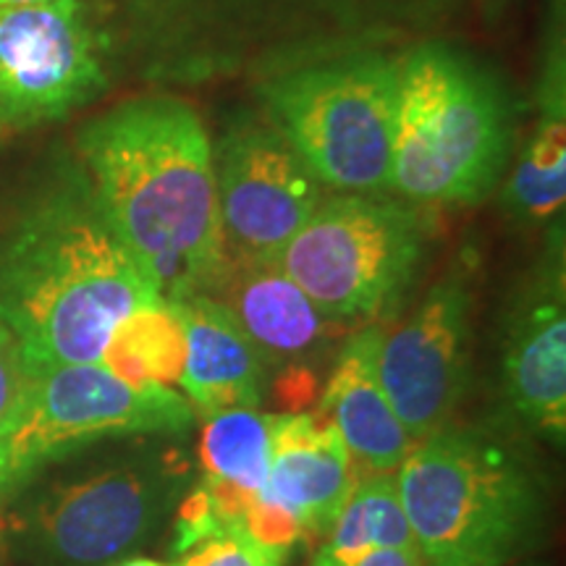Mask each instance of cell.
I'll return each instance as SVG.
<instances>
[{
    "label": "cell",
    "instance_id": "cell-1",
    "mask_svg": "<svg viewBox=\"0 0 566 566\" xmlns=\"http://www.w3.org/2000/svg\"><path fill=\"white\" fill-rule=\"evenodd\" d=\"M153 302L80 160L48 163L0 200V323L27 363H103L118 323Z\"/></svg>",
    "mask_w": 566,
    "mask_h": 566
},
{
    "label": "cell",
    "instance_id": "cell-2",
    "mask_svg": "<svg viewBox=\"0 0 566 566\" xmlns=\"http://www.w3.org/2000/svg\"><path fill=\"white\" fill-rule=\"evenodd\" d=\"M76 160L111 229L160 300L212 294L231 258L218 216L212 147L187 103L147 95L116 105L80 132Z\"/></svg>",
    "mask_w": 566,
    "mask_h": 566
},
{
    "label": "cell",
    "instance_id": "cell-3",
    "mask_svg": "<svg viewBox=\"0 0 566 566\" xmlns=\"http://www.w3.org/2000/svg\"><path fill=\"white\" fill-rule=\"evenodd\" d=\"M179 441L116 438L45 467L11 495V551L30 566H113L150 546L192 488Z\"/></svg>",
    "mask_w": 566,
    "mask_h": 566
},
{
    "label": "cell",
    "instance_id": "cell-4",
    "mask_svg": "<svg viewBox=\"0 0 566 566\" xmlns=\"http://www.w3.org/2000/svg\"><path fill=\"white\" fill-rule=\"evenodd\" d=\"M394 475L428 566H506L546 520V480L512 430L446 424Z\"/></svg>",
    "mask_w": 566,
    "mask_h": 566
},
{
    "label": "cell",
    "instance_id": "cell-5",
    "mask_svg": "<svg viewBox=\"0 0 566 566\" xmlns=\"http://www.w3.org/2000/svg\"><path fill=\"white\" fill-rule=\"evenodd\" d=\"M514 116L504 87L446 45L399 63L388 192L409 205H475L501 181Z\"/></svg>",
    "mask_w": 566,
    "mask_h": 566
},
{
    "label": "cell",
    "instance_id": "cell-6",
    "mask_svg": "<svg viewBox=\"0 0 566 566\" xmlns=\"http://www.w3.org/2000/svg\"><path fill=\"white\" fill-rule=\"evenodd\" d=\"M275 129L336 195H388L399 63L375 53L281 71L260 84Z\"/></svg>",
    "mask_w": 566,
    "mask_h": 566
},
{
    "label": "cell",
    "instance_id": "cell-7",
    "mask_svg": "<svg viewBox=\"0 0 566 566\" xmlns=\"http://www.w3.org/2000/svg\"><path fill=\"white\" fill-rule=\"evenodd\" d=\"M422 212L388 195L325 197L275 265L331 321L375 325L405 300L424 258Z\"/></svg>",
    "mask_w": 566,
    "mask_h": 566
},
{
    "label": "cell",
    "instance_id": "cell-8",
    "mask_svg": "<svg viewBox=\"0 0 566 566\" xmlns=\"http://www.w3.org/2000/svg\"><path fill=\"white\" fill-rule=\"evenodd\" d=\"M17 409L0 424V499L92 446L132 436L184 438L195 412L176 388H134L103 363L30 365Z\"/></svg>",
    "mask_w": 566,
    "mask_h": 566
},
{
    "label": "cell",
    "instance_id": "cell-9",
    "mask_svg": "<svg viewBox=\"0 0 566 566\" xmlns=\"http://www.w3.org/2000/svg\"><path fill=\"white\" fill-rule=\"evenodd\" d=\"M223 244L239 263H275L325 187L275 126L242 124L212 155Z\"/></svg>",
    "mask_w": 566,
    "mask_h": 566
},
{
    "label": "cell",
    "instance_id": "cell-10",
    "mask_svg": "<svg viewBox=\"0 0 566 566\" xmlns=\"http://www.w3.org/2000/svg\"><path fill=\"white\" fill-rule=\"evenodd\" d=\"M105 84L101 40L82 0L0 9V97L9 126L59 122Z\"/></svg>",
    "mask_w": 566,
    "mask_h": 566
},
{
    "label": "cell",
    "instance_id": "cell-11",
    "mask_svg": "<svg viewBox=\"0 0 566 566\" xmlns=\"http://www.w3.org/2000/svg\"><path fill=\"white\" fill-rule=\"evenodd\" d=\"M470 307L462 275H446L380 336L378 378L412 441L454 420L470 386Z\"/></svg>",
    "mask_w": 566,
    "mask_h": 566
},
{
    "label": "cell",
    "instance_id": "cell-12",
    "mask_svg": "<svg viewBox=\"0 0 566 566\" xmlns=\"http://www.w3.org/2000/svg\"><path fill=\"white\" fill-rule=\"evenodd\" d=\"M501 394L514 428L564 449L566 289L558 233L509 313L501 346Z\"/></svg>",
    "mask_w": 566,
    "mask_h": 566
},
{
    "label": "cell",
    "instance_id": "cell-13",
    "mask_svg": "<svg viewBox=\"0 0 566 566\" xmlns=\"http://www.w3.org/2000/svg\"><path fill=\"white\" fill-rule=\"evenodd\" d=\"M247 342L273 370L310 367L334 346L344 325L331 321L275 263L231 260L223 279L212 289Z\"/></svg>",
    "mask_w": 566,
    "mask_h": 566
},
{
    "label": "cell",
    "instance_id": "cell-14",
    "mask_svg": "<svg viewBox=\"0 0 566 566\" xmlns=\"http://www.w3.org/2000/svg\"><path fill=\"white\" fill-rule=\"evenodd\" d=\"M271 441V472L260 495L294 512L304 533L325 535L363 470L317 409L273 415Z\"/></svg>",
    "mask_w": 566,
    "mask_h": 566
},
{
    "label": "cell",
    "instance_id": "cell-15",
    "mask_svg": "<svg viewBox=\"0 0 566 566\" xmlns=\"http://www.w3.org/2000/svg\"><path fill=\"white\" fill-rule=\"evenodd\" d=\"M384 331L363 325L346 338L321 394V412L342 436L359 470L396 472L415 441L396 417L378 378Z\"/></svg>",
    "mask_w": 566,
    "mask_h": 566
},
{
    "label": "cell",
    "instance_id": "cell-16",
    "mask_svg": "<svg viewBox=\"0 0 566 566\" xmlns=\"http://www.w3.org/2000/svg\"><path fill=\"white\" fill-rule=\"evenodd\" d=\"M171 304L187 331V363L179 386L197 420L226 409H260L268 370L223 304L208 294Z\"/></svg>",
    "mask_w": 566,
    "mask_h": 566
},
{
    "label": "cell",
    "instance_id": "cell-17",
    "mask_svg": "<svg viewBox=\"0 0 566 566\" xmlns=\"http://www.w3.org/2000/svg\"><path fill=\"white\" fill-rule=\"evenodd\" d=\"M417 546L394 472L359 478L334 525L325 530L313 566H354L378 548Z\"/></svg>",
    "mask_w": 566,
    "mask_h": 566
},
{
    "label": "cell",
    "instance_id": "cell-18",
    "mask_svg": "<svg viewBox=\"0 0 566 566\" xmlns=\"http://www.w3.org/2000/svg\"><path fill=\"white\" fill-rule=\"evenodd\" d=\"M546 84V116L530 139L506 184L504 208L522 223L551 221L566 200V124H564V63L551 61Z\"/></svg>",
    "mask_w": 566,
    "mask_h": 566
},
{
    "label": "cell",
    "instance_id": "cell-19",
    "mask_svg": "<svg viewBox=\"0 0 566 566\" xmlns=\"http://www.w3.org/2000/svg\"><path fill=\"white\" fill-rule=\"evenodd\" d=\"M187 363V331L171 302L134 310L118 323L103 352V365L134 388L181 384Z\"/></svg>",
    "mask_w": 566,
    "mask_h": 566
},
{
    "label": "cell",
    "instance_id": "cell-20",
    "mask_svg": "<svg viewBox=\"0 0 566 566\" xmlns=\"http://www.w3.org/2000/svg\"><path fill=\"white\" fill-rule=\"evenodd\" d=\"M273 415L260 409H226L202 420L200 478L260 493L271 472Z\"/></svg>",
    "mask_w": 566,
    "mask_h": 566
},
{
    "label": "cell",
    "instance_id": "cell-21",
    "mask_svg": "<svg viewBox=\"0 0 566 566\" xmlns=\"http://www.w3.org/2000/svg\"><path fill=\"white\" fill-rule=\"evenodd\" d=\"M242 530L250 541L279 556H286L304 537V527L296 520V514L289 512L286 506L275 504V501L263 499L260 493L244 509Z\"/></svg>",
    "mask_w": 566,
    "mask_h": 566
},
{
    "label": "cell",
    "instance_id": "cell-22",
    "mask_svg": "<svg viewBox=\"0 0 566 566\" xmlns=\"http://www.w3.org/2000/svg\"><path fill=\"white\" fill-rule=\"evenodd\" d=\"M286 556L273 554L244 535V530L218 535L192 548L179 566H283Z\"/></svg>",
    "mask_w": 566,
    "mask_h": 566
},
{
    "label": "cell",
    "instance_id": "cell-23",
    "mask_svg": "<svg viewBox=\"0 0 566 566\" xmlns=\"http://www.w3.org/2000/svg\"><path fill=\"white\" fill-rule=\"evenodd\" d=\"M27 378H30V370H27L21 344L0 323V424L9 420L13 409H17L21 394L27 388Z\"/></svg>",
    "mask_w": 566,
    "mask_h": 566
},
{
    "label": "cell",
    "instance_id": "cell-24",
    "mask_svg": "<svg viewBox=\"0 0 566 566\" xmlns=\"http://www.w3.org/2000/svg\"><path fill=\"white\" fill-rule=\"evenodd\" d=\"M252 0H137V6L150 19L181 21L202 19L210 13H223L226 9H244Z\"/></svg>",
    "mask_w": 566,
    "mask_h": 566
},
{
    "label": "cell",
    "instance_id": "cell-25",
    "mask_svg": "<svg viewBox=\"0 0 566 566\" xmlns=\"http://www.w3.org/2000/svg\"><path fill=\"white\" fill-rule=\"evenodd\" d=\"M354 566H428V562H424L417 546H399L373 551Z\"/></svg>",
    "mask_w": 566,
    "mask_h": 566
},
{
    "label": "cell",
    "instance_id": "cell-26",
    "mask_svg": "<svg viewBox=\"0 0 566 566\" xmlns=\"http://www.w3.org/2000/svg\"><path fill=\"white\" fill-rule=\"evenodd\" d=\"M113 566H179V564L158 562V558H147V556H129V558H124V562H118Z\"/></svg>",
    "mask_w": 566,
    "mask_h": 566
},
{
    "label": "cell",
    "instance_id": "cell-27",
    "mask_svg": "<svg viewBox=\"0 0 566 566\" xmlns=\"http://www.w3.org/2000/svg\"><path fill=\"white\" fill-rule=\"evenodd\" d=\"M32 3H48V0H0V9H6V6H32Z\"/></svg>",
    "mask_w": 566,
    "mask_h": 566
},
{
    "label": "cell",
    "instance_id": "cell-28",
    "mask_svg": "<svg viewBox=\"0 0 566 566\" xmlns=\"http://www.w3.org/2000/svg\"><path fill=\"white\" fill-rule=\"evenodd\" d=\"M9 129V113H6V105H3V97H0V134Z\"/></svg>",
    "mask_w": 566,
    "mask_h": 566
},
{
    "label": "cell",
    "instance_id": "cell-29",
    "mask_svg": "<svg viewBox=\"0 0 566 566\" xmlns=\"http://www.w3.org/2000/svg\"><path fill=\"white\" fill-rule=\"evenodd\" d=\"M491 3H501V0H491Z\"/></svg>",
    "mask_w": 566,
    "mask_h": 566
}]
</instances>
